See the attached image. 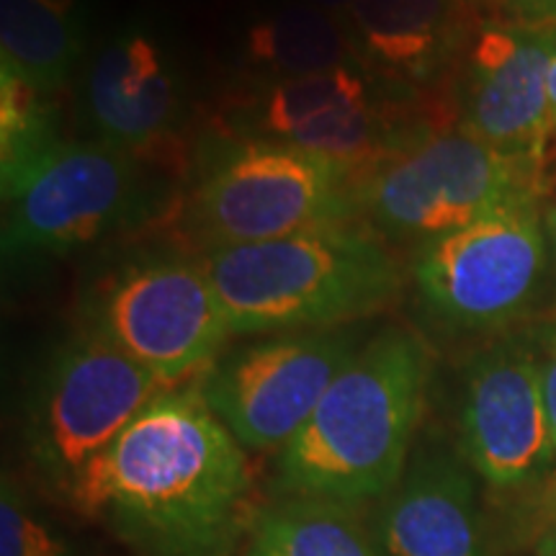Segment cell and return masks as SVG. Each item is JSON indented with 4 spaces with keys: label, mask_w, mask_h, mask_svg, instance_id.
<instances>
[{
    "label": "cell",
    "mask_w": 556,
    "mask_h": 556,
    "mask_svg": "<svg viewBox=\"0 0 556 556\" xmlns=\"http://www.w3.org/2000/svg\"><path fill=\"white\" fill-rule=\"evenodd\" d=\"M299 3L315 5V9L328 11V13H332V16H338V13H345L348 16V11L353 9V3H356V0H299Z\"/></svg>",
    "instance_id": "cb8c5ba5"
},
{
    "label": "cell",
    "mask_w": 556,
    "mask_h": 556,
    "mask_svg": "<svg viewBox=\"0 0 556 556\" xmlns=\"http://www.w3.org/2000/svg\"><path fill=\"white\" fill-rule=\"evenodd\" d=\"M548 109H552V124H554V135H556V58L548 67Z\"/></svg>",
    "instance_id": "d4e9b609"
},
{
    "label": "cell",
    "mask_w": 556,
    "mask_h": 556,
    "mask_svg": "<svg viewBox=\"0 0 556 556\" xmlns=\"http://www.w3.org/2000/svg\"><path fill=\"white\" fill-rule=\"evenodd\" d=\"M88 114L101 142L129 155L168 135L178 116V80L144 34H119L88 73Z\"/></svg>",
    "instance_id": "9a60e30c"
},
{
    "label": "cell",
    "mask_w": 556,
    "mask_h": 556,
    "mask_svg": "<svg viewBox=\"0 0 556 556\" xmlns=\"http://www.w3.org/2000/svg\"><path fill=\"white\" fill-rule=\"evenodd\" d=\"M129 152L106 142H60L3 186V258H58L83 250L129 217L137 204Z\"/></svg>",
    "instance_id": "9c48e42d"
},
{
    "label": "cell",
    "mask_w": 556,
    "mask_h": 556,
    "mask_svg": "<svg viewBox=\"0 0 556 556\" xmlns=\"http://www.w3.org/2000/svg\"><path fill=\"white\" fill-rule=\"evenodd\" d=\"M544 168L458 131L415 137L361 180V206L381 232L426 240L536 201Z\"/></svg>",
    "instance_id": "277c9868"
},
{
    "label": "cell",
    "mask_w": 556,
    "mask_h": 556,
    "mask_svg": "<svg viewBox=\"0 0 556 556\" xmlns=\"http://www.w3.org/2000/svg\"><path fill=\"white\" fill-rule=\"evenodd\" d=\"M242 556H381V548L356 505L287 495L258 513Z\"/></svg>",
    "instance_id": "e0dca14e"
},
{
    "label": "cell",
    "mask_w": 556,
    "mask_h": 556,
    "mask_svg": "<svg viewBox=\"0 0 556 556\" xmlns=\"http://www.w3.org/2000/svg\"><path fill=\"white\" fill-rule=\"evenodd\" d=\"M165 389L99 332L70 340L34 394L29 454L67 492Z\"/></svg>",
    "instance_id": "52a82bcc"
},
{
    "label": "cell",
    "mask_w": 556,
    "mask_h": 556,
    "mask_svg": "<svg viewBox=\"0 0 556 556\" xmlns=\"http://www.w3.org/2000/svg\"><path fill=\"white\" fill-rule=\"evenodd\" d=\"M510 11L523 26H556V0H518Z\"/></svg>",
    "instance_id": "7402d4cb"
},
{
    "label": "cell",
    "mask_w": 556,
    "mask_h": 556,
    "mask_svg": "<svg viewBox=\"0 0 556 556\" xmlns=\"http://www.w3.org/2000/svg\"><path fill=\"white\" fill-rule=\"evenodd\" d=\"M548 235H552V242H554V253H556V206L548 212Z\"/></svg>",
    "instance_id": "484cf974"
},
{
    "label": "cell",
    "mask_w": 556,
    "mask_h": 556,
    "mask_svg": "<svg viewBox=\"0 0 556 556\" xmlns=\"http://www.w3.org/2000/svg\"><path fill=\"white\" fill-rule=\"evenodd\" d=\"M544 268L546 238L536 201H523L420 242L413 281L420 302L443 328L486 332L523 315Z\"/></svg>",
    "instance_id": "8992f818"
},
{
    "label": "cell",
    "mask_w": 556,
    "mask_h": 556,
    "mask_svg": "<svg viewBox=\"0 0 556 556\" xmlns=\"http://www.w3.org/2000/svg\"><path fill=\"white\" fill-rule=\"evenodd\" d=\"M556 26H497L479 34L464 70L462 129L505 155L544 168L554 135L548 67Z\"/></svg>",
    "instance_id": "8fae6325"
},
{
    "label": "cell",
    "mask_w": 556,
    "mask_h": 556,
    "mask_svg": "<svg viewBox=\"0 0 556 556\" xmlns=\"http://www.w3.org/2000/svg\"><path fill=\"white\" fill-rule=\"evenodd\" d=\"M356 351L338 332H289L240 348L201 389L242 448L283 451Z\"/></svg>",
    "instance_id": "30bf717a"
},
{
    "label": "cell",
    "mask_w": 556,
    "mask_h": 556,
    "mask_svg": "<svg viewBox=\"0 0 556 556\" xmlns=\"http://www.w3.org/2000/svg\"><path fill=\"white\" fill-rule=\"evenodd\" d=\"M477 3H495V5H507V9H513L518 0H477Z\"/></svg>",
    "instance_id": "83f0119b"
},
{
    "label": "cell",
    "mask_w": 556,
    "mask_h": 556,
    "mask_svg": "<svg viewBox=\"0 0 556 556\" xmlns=\"http://www.w3.org/2000/svg\"><path fill=\"white\" fill-rule=\"evenodd\" d=\"M86 34L78 0H0V65L45 93L65 86Z\"/></svg>",
    "instance_id": "ac0fdd59"
},
{
    "label": "cell",
    "mask_w": 556,
    "mask_h": 556,
    "mask_svg": "<svg viewBox=\"0 0 556 556\" xmlns=\"http://www.w3.org/2000/svg\"><path fill=\"white\" fill-rule=\"evenodd\" d=\"M204 268L232 336L328 328L374 315L397 296L402 281L384 242L348 222L206 250Z\"/></svg>",
    "instance_id": "3957f363"
},
{
    "label": "cell",
    "mask_w": 556,
    "mask_h": 556,
    "mask_svg": "<svg viewBox=\"0 0 556 556\" xmlns=\"http://www.w3.org/2000/svg\"><path fill=\"white\" fill-rule=\"evenodd\" d=\"M268 139L351 165L364 180L384 160V119L358 65L283 78L258 103Z\"/></svg>",
    "instance_id": "4fadbf2b"
},
{
    "label": "cell",
    "mask_w": 556,
    "mask_h": 556,
    "mask_svg": "<svg viewBox=\"0 0 556 556\" xmlns=\"http://www.w3.org/2000/svg\"><path fill=\"white\" fill-rule=\"evenodd\" d=\"M361 176L336 157L276 139H250L206 173L191 225L208 250L291 238L348 222Z\"/></svg>",
    "instance_id": "5b68a950"
},
{
    "label": "cell",
    "mask_w": 556,
    "mask_h": 556,
    "mask_svg": "<svg viewBox=\"0 0 556 556\" xmlns=\"http://www.w3.org/2000/svg\"><path fill=\"white\" fill-rule=\"evenodd\" d=\"M88 307L93 332L168 389L204 368L232 336L204 261L129 263L103 278Z\"/></svg>",
    "instance_id": "ba28073f"
},
{
    "label": "cell",
    "mask_w": 556,
    "mask_h": 556,
    "mask_svg": "<svg viewBox=\"0 0 556 556\" xmlns=\"http://www.w3.org/2000/svg\"><path fill=\"white\" fill-rule=\"evenodd\" d=\"M0 556H73L58 531L26 505L9 475L0 495Z\"/></svg>",
    "instance_id": "44dd1931"
},
{
    "label": "cell",
    "mask_w": 556,
    "mask_h": 556,
    "mask_svg": "<svg viewBox=\"0 0 556 556\" xmlns=\"http://www.w3.org/2000/svg\"><path fill=\"white\" fill-rule=\"evenodd\" d=\"M60 142L52 96L0 65V184H13Z\"/></svg>",
    "instance_id": "ffe728a7"
},
{
    "label": "cell",
    "mask_w": 556,
    "mask_h": 556,
    "mask_svg": "<svg viewBox=\"0 0 556 556\" xmlns=\"http://www.w3.org/2000/svg\"><path fill=\"white\" fill-rule=\"evenodd\" d=\"M541 556H556V536L546 541V546H544V554H541Z\"/></svg>",
    "instance_id": "4316f807"
},
{
    "label": "cell",
    "mask_w": 556,
    "mask_h": 556,
    "mask_svg": "<svg viewBox=\"0 0 556 556\" xmlns=\"http://www.w3.org/2000/svg\"><path fill=\"white\" fill-rule=\"evenodd\" d=\"M348 18L361 58L409 83L435 78L458 41V0H356Z\"/></svg>",
    "instance_id": "2e32d148"
},
{
    "label": "cell",
    "mask_w": 556,
    "mask_h": 556,
    "mask_svg": "<svg viewBox=\"0 0 556 556\" xmlns=\"http://www.w3.org/2000/svg\"><path fill=\"white\" fill-rule=\"evenodd\" d=\"M65 495L135 556H235L261 513L245 448L201 387L157 394Z\"/></svg>",
    "instance_id": "6da1fadb"
},
{
    "label": "cell",
    "mask_w": 556,
    "mask_h": 556,
    "mask_svg": "<svg viewBox=\"0 0 556 556\" xmlns=\"http://www.w3.org/2000/svg\"><path fill=\"white\" fill-rule=\"evenodd\" d=\"M430 379L422 340L387 330L358 348L278 458L287 495L366 505L400 484Z\"/></svg>",
    "instance_id": "7a4b0ae2"
},
{
    "label": "cell",
    "mask_w": 556,
    "mask_h": 556,
    "mask_svg": "<svg viewBox=\"0 0 556 556\" xmlns=\"http://www.w3.org/2000/svg\"><path fill=\"white\" fill-rule=\"evenodd\" d=\"M353 54V37L338 16L307 3L283 5L248 29V58L278 80L356 65Z\"/></svg>",
    "instance_id": "d6986e66"
},
{
    "label": "cell",
    "mask_w": 556,
    "mask_h": 556,
    "mask_svg": "<svg viewBox=\"0 0 556 556\" xmlns=\"http://www.w3.org/2000/svg\"><path fill=\"white\" fill-rule=\"evenodd\" d=\"M377 544L384 556H486L475 479L464 458L430 451L384 497Z\"/></svg>",
    "instance_id": "5bb4252c"
},
{
    "label": "cell",
    "mask_w": 556,
    "mask_h": 556,
    "mask_svg": "<svg viewBox=\"0 0 556 556\" xmlns=\"http://www.w3.org/2000/svg\"><path fill=\"white\" fill-rule=\"evenodd\" d=\"M541 389H544V405L548 417V430H552V446L556 458V348L541 364Z\"/></svg>",
    "instance_id": "603a6c76"
},
{
    "label": "cell",
    "mask_w": 556,
    "mask_h": 556,
    "mask_svg": "<svg viewBox=\"0 0 556 556\" xmlns=\"http://www.w3.org/2000/svg\"><path fill=\"white\" fill-rule=\"evenodd\" d=\"M462 451L469 467L495 486L523 484L554 462L541 364L526 345H495L469 366Z\"/></svg>",
    "instance_id": "7c38bea8"
}]
</instances>
